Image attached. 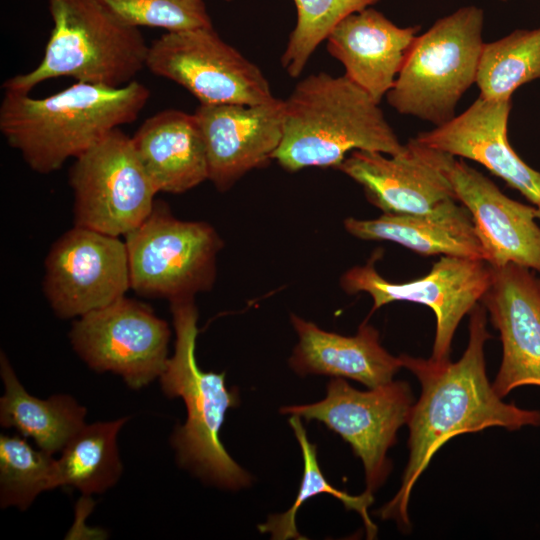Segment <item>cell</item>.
<instances>
[{"instance_id": "6da1fadb", "label": "cell", "mask_w": 540, "mask_h": 540, "mask_svg": "<svg viewBox=\"0 0 540 540\" xmlns=\"http://www.w3.org/2000/svg\"><path fill=\"white\" fill-rule=\"evenodd\" d=\"M469 314V341L457 362L400 356L403 367L419 380L421 394L407 422L410 453L400 489L379 515L401 529L410 528L408 504L416 481L446 442L494 426L508 430L540 426V410L505 403L495 392L485 368L484 344L490 335L484 306L477 304Z\"/></svg>"}, {"instance_id": "7a4b0ae2", "label": "cell", "mask_w": 540, "mask_h": 540, "mask_svg": "<svg viewBox=\"0 0 540 540\" xmlns=\"http://www.w3.org/2000/svg\"><path fill=\"white\" fill-rule=\"evenodd\" d=\"M149 98L136 80L122 87L76 82L44 98L4 90L0 132L33 171L49 174L134 122Z\"/></svg>"}, {"instance_id": "3957f363", "label": "cell", "mask_w": 540, "mask_h": 540, "mask_svg": "<svg viewBox=\"0 0 540 540\" xmlns=\"http://www.w3.org/2000/svg\"><path fill=\"white\" fill-rule=\"evenodd\" d=\"M404 148L384 112L347 76L303 78L284 100L283 136L273 159L285 170L337 168L355 150L400 153Z\"/></svg>"}, {"instance_id": "277c9868", "label": "cell", "mask_w": 540, "mask_h": 540, "mask_svg": "<svg viewBox=\"0 0 540 540\" xmlns=\"http://www.w3.org/2000/svg\"><path fill=\"white\" fill-rule=\"evenodd\" d=\"M175 330L174 354L160 376L163 393L181 397L187 410L184 425L175 429L171 444L178 463L204 481L238 490L252 477L228 454L220 440L226 412L238 406L235 389L225 385V373L205 372L195 356L198 310L194 298L170 302Z\"/></svg>"}, {"instance_id": "5b68a950", "label": "cell", "mask_w": 540, "mask_h": 540, "mask_svg": "<svg viewBox=\"0 0 540 540\" xmlns=\"http://www.w3.org/2000/svg\"><path fill=\"white\" fill-rule=\"evenodd\" d=\"M53 27L44 56L30 72L8 78L4 90L29 93L43 81L122 87L146 68L149 45L139 28L115 16L99 0H46Z\"/></svg>"}, {"instance_id": "8992f818", "label": "cell", "mask_w": 540, "mask_h": 540, "mask_svg": "<svg viewBox=\"0 0 540 540\" xmlns=\"http://www.w3.org/2000/svg\"><path fill=\"white\" fill-rule=\"evenodd\" d=\"M484 11L460 7L437 19L412 42L387 103L398 113L440 126L476 83L484 45Z\"/></svg>"}, {"instance_id": "52a82bcc", "label": "cell", "mask_w": 540, "mask_h": 540, "mask_svg": "<svg viewBox=\"0 0 540 540\" xmlns=\"http://www.w3.org/2000/svg\"><path fill=\"white\" fill-rule=\"evenodd\" d=\"M124 241L130 286L139 295L171 302L212 289L223 241L209 223L180 220L156 201Z\"/></svg>"}, {"instance_id": "ba28073f", "label": "cell", "mask_w": 540, "mask_h": 540, "mask_svg": "<svg viewBox=\"0 0 540 540\" xmlns=\"http://www.w3.org/2000/svg\"><path fill=\"white\" fill-rule=\"evenodd\" d=\"M74 225L120 237L151 213L158 193L120 128L75 158L69 171Z\"/></svg>"}, {"instance_id": "9c48e42d", "label": "cell", "mask_w": 540, "mask_h": 540, "mask_svg": "<svg viewBox=\"0 0 540 540\" xmlns=\"http://www.w3.org/2000/svg\"><path fill=\"white\" fill-rule=\"evenodd\" d=\"M146 68L184 87L200 104L255 105L275 99L260 68L213 27L166 32L149 45Z\"/></svg>"}, {"instance_id": "30bf717a", "label": "cell", "mask_w": 540, "mask_h": 540, "mask_svg": "<svg viewBox=\"0 0 540 540\" xmlns=\"http://www.w3.org/2000/svg\"><path fill=\"white\" fill-rule=\"evenodd\" d=\"M326 397L316 403L285 406L282 414L317 420L340 435L359 457L365 470L366 492L373 494L386 480L391 464L386 454L398 429L407 424L413 398L407 382L390 381L360 391L334 377Z\"/></svg>"}, {"instance_id": "8fae6325", "label": "cell", "mask_w": 540, "mask_h": 540, "mask_svg": "<svg viewBox=\"0 0 540 540\" xmlns=\"http://www.w3.org/2000/svg\"><path fill=\"white\" fill-rule=\"evenodd\" d=\"M170 334L167 322L151 307L124 296L78 317L69 339L91 369L111 371L139 389L163 373Z\"/></svg>"}, {"instance_id": "7c38bea8", "label": "cell", "mask_w": 540, "mask_h": 540, "mask_svg": "<svg viewBox=\"0 0 540 540\" xmlns=\"http://www.w3.org/2000/svg\"><path fill=\"white\" fill-rule=\"evenodd\" d=\"M375 256L367 264L347 270L340 278L341 288L350 295L367 293L373 301L371 312L395 301L428 306L436 317L431 358L449 359L459 322L481 301L490 286L491 265L482 259L442 256L425 276L394 283L377 272Z\"/></svg>"}, {"instance_id": "4fadbf2b", "label": "cell", "mask_w": 540, "mask_h": 540, "mask_svg": "<svg viewBox=\"0 0 540 540\" xmlns=\"http://www.w3.org/2000/svg\"><path fill=\"white\" fill-rule=\"evenodd\" d=\"M44 268V296L61 319L105 307L131 288L125 241L81 226L54 242Z\"/></svg>"}, {"instance_id": "5bb4252c", "label": "cell", "mask_w": 540, "mask_h": 540, "mask_svg": "<svg viewBox=\"0 0 540 540\" xmlns=\"http://www.w3.org/2000/svg\"><path fill=\"white\" fill-rule=\"evenodd\" d=\"M453 158L411 138L395 155L352 151L336 169L361 185L383 213L421 214L457 200L447 174Z\"/></svg>"}, {"instance_id": "9a60e30c", "label": "cell", "mask_w": 540, "mask_h": 540, "mask_svg": "<svg viewBox=\"0 0 540 540\" xmlns=\"http://www.w3.org/2000/svg\"><path fill=\"white\" fill-rule=\"evenodd\" d=\"M194 115L206 149L208 180L221 192L272 160L282 140V99L255 105L200 104Z\"/></svg>"}, {"instance_id": "2e32d148", "label": "cell", "mask_w": 540, "mask_h": 540, "mask_svg": "<svg viewBox=\"0 0 540 540\" xmlns=\"http://www.w3.org/2000/svg\"><path fill=\"white\" fill-rule=\"evenodd\" d=\"M481 302L502 342L495 392L503 398L517 387H540V278L515 263L492 267Z\"/></svg>"}, {"instance_id": "e0dca14e", "label": "cell", "mask_w": 540, "mask_h": 540, "mask_svg": "<svg viewBox=\"0 0 540 540\" xmlns=\"http://www.w3.org/2000/svg\"><path fill=\"white\" fill-rule=\"evenodd\" d=\"M448 177L457 201L469 211L492 267L515 263L540 274L539 210L515 201L465 162L451 160Z\"/></svg>"}, {"instance_id": "ac0fdd59", "label": "cell", "mask_w": 540, "mask_h": 540, "mask_svg": "<svg viewBox=\"0 0 540 540\" xmlns=\"http://www.w3.org/2000/svg\"><path fill=\"white\" fill-rule=\"evenodd\" d=\"M512 99L478 97L448 122L414 138L433 149L475 161L540 208V172L526 164L508 140Z\"/></svg>"}, {"instance_id": "d6986e66", "label": "cell", "mask_w": 540, "mask_h": 540, "mask_svg": "<svg viewBox=\"0 0 540 540\" xmlns=\"http://www.w3.org/2000/svg\"><path fill=\"white\" fill-rule=\"evenodd\" d=\"M419 31V25L397 26L380 11L367 7L333 29L326 39L327 50L343 65L344 75L380 104Z\"/></svg>"}, {"instance_id": "ffe728a7", "label": "cell", "mask_w": 540, "mask_h": 540, "mask_svg": "<svg viewBox=\"0 0 540 540\" xmlns=\"http://www.w3.org/2000/svg\"><path fill=\"white\" fill-rule=\"evenodd\" d=\"M290 320L298 343L289 364L300 376L344 377L370 389L392 381L403 367L400 356H392L382 347L378 331L366 321L354 336H344L325 331L295 314Z\"/></svg>"}, {"instance_id": "44dd1931", "label": "cell", "mask_w": 540, "mask_h": 540, "mask_svg": "<svg viewBox=\"0 0 540 540\" xmlns=\"http://www.w3.org/2000/svg\"><path fill=\"white\" fill-rule=\"evenodd\" d=\"M157 192L184 193L208 180V160L193 114L162 110L147 118L131 137Z\"/></svg>"}, {"instance_id": "7402d4cb", "label": "cell", "mask_w": 540, "mask_h": 540, "mask_svg": "<svg viewBox=\"0 0 540 540\" xmlns=\"http://www.w3.org/2000/svg\"><path fill=\"white\" fill-rule=\"evenodd\" d=\"M456 201H445L421 214L383 213L370 220L349 217L344 220V227L356 238L395 242L425 256L485 260L472 217Z\"/></svg>"}, {"instance_id": "603a6c76", "label": "cell", "mask_w": 540, "mask_h": 540, "mask_svg": "<svg viewBox=\"0 0 540 540\" xmlns=\"http://www.w3.org/2000/svg\"><path fill=\"white\" fill-rule=\"evenodd\" d=\"M4 395L0 399V424L32 438L38 448L54 454L85 425L86 408L69 395L48 399L30 395L19 382L6 355H0Z\"/></svg>"}, {"instance_id": "cb8c5ba5", "label": "cell", "mask_w": 540, "mask_h": 540, "mask_svg": "<svg viewBox=\"0 0 540 540\" xmlns=\"http://www.w3.org/2000/svg\"><path fill=\"white\" fill-rule=\"evenodd\" d=\"M128 417L85 424L57 460V486H70L84 496L102 493L122 474L117 435Z\"/></svg>"}, {"instance_id": "d4e9b609", "label": "cell", "mask_w": 540, "mask_h": 540, "mask_svg": "<svg viewBox=\"0 0 540 540\" xmlns=\"http://www.w3.org/2000/svg\"><path fill=\"white\" fill-rule=\"evenodd\" d=\"M540 79V26L515 29L484 43L476 77L479 97L511 100L521 86Z\"/></svg>"}, {"instance_id": "484cf974", "label": "cell", "mask_w": 540, "mask_h": 540, "mask_svg": "<svg viewBox=\"0 0 540 540\" xmlns=\"http://www.w3.org/2000/svg\"><path fill=\"white\" fill-rule=\"evenodd\" d=\"M300 416L290 415L289 424L300 445L303 456V475L299 491L292 506L284 513L272 514L267 521L258 526L262 533H269L274 540L306 539L296 527L298 509L308 499L319 494H330L340 500L347 510H355L360 514L366 529L368 539L377 534V527L368 514V507L373 503V494L364 491L361 495L353 496L333 487L323 475L317 457V447L307 437Z\"/></svg>"}, {"instance_id": "4316f807", "label": "cell", "mask_w": 540, "mask_h": 540, "mask_svg": "<svg viewBox=\"0 0 540 540\" xmlns=\"http://www.w3.org/2000/svg\"><path fill=\"white\" fill-rule=\"evenodd\" d=\"M57 460L18 435L0 436V505L26 510L46 490L57 488Z\"/></svg>"}, {"instance_id": "83f0119b", "label": "cell", "mask_w": 540, "mask_h": 540, "mask_svg": "<svg viewBox=\"0 0 540 540\" xmlns=\"http://www.w3.org/2000/svg\"><path fill=\"white\" fill-rule=\"evenodd\" d=\"M379 0H294L297 23L281 57L283 69L297 78L316 48L347 16Z\"/></svg>"}, {"instance_id": "f1b7e54d", "label": "cell", "mask_w": 540, "mask_h": 540, "mask_svg": "<svg viewBox=\"0 0 540 540\" xmlns=\"http://www.w3.org/2000/svg\"><path fill=\"white\" fill-rule=\"evenodd\" d=\"M124 23L178 32L213 27L203 0H99Z\"/></svg>"}, {"instance_id": "f546056e", "label": "cell", "mask_w": 540, "mask_h": 540, "mask_svg": "<svg viewBox=\"0 0 540 540\" xmlns=\"http://www.w3.org/2000/svg\"><path fill=\"white\" fill-rule=\"evenodd\" d=\"M538 210H539V219H540V208Z\"/></svg>"}, {"instance_id": "4dcf8cb0", "label": "cell", "mask_w": 540, "mask_h": 540, "mask_svg": "<svg viewBox=\"0 0 540 540\" xmlns=\"http://www.w3.org/2000/svg\"><path fill=\"white\" fill-rule=\"evenodd\" d=\"M500 1H507V0H500Z\"/></svg>"}, {"instance_id": "1f68e13d", "label": "cell", "mask_w": 540, "mask_h": 540, "mask_svg": "<svg viewBox=\"0 0 540 540\" xmlns=\"http://www.w3.org/2000/svg\"><path fill=\"white\" fill-rule=\"evenodd\" d=\"M225 1H232V0H225Z\"/></svg>"}]
</instances>
